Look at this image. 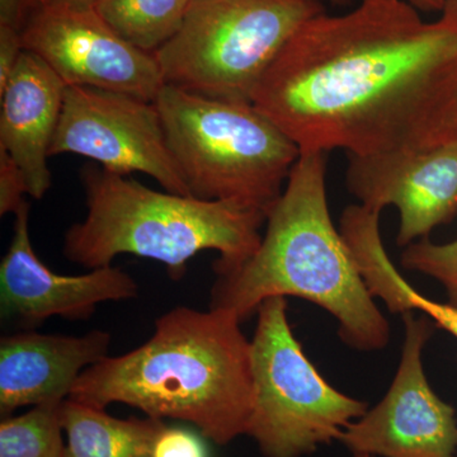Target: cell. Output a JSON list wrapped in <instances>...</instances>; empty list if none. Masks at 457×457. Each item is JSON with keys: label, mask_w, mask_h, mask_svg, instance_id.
Listing matches in <instances>:
<instances>
[{"label": "cell", "mask_w": 457, "mask_h": 457, "mask_svg": "<svg viewBox=\"0 0 457 457\" xmlns=\"http://www.w3.org/2000/svg\"><path fill=\"white\" fill-rule=\"evenodd\" d=\"M253 104L302 154L420 152L457 141V0L425 21L403 0L311 18Z\"/></svg>", "instance_id": "6da1fadb"}, {"label": "cell", "mask_w": 457, "mask_h": 457, "mask_svg": "<svg viewBox=\"0 0 457 457\" xmlns=\"http://www.w3.org/2000/svg\"><path fill=\"white\" fill-rule=\"evenodd\" d=\"M62 457H152L165 425L152 417L121 420L104 408L68 398L62 404Z\"/></svg>", "instance_id": "9a60e30c"}, {"label": "cell", "mask_w": 457, "mask_h": 457, "mask_svg": "<svg viewBox=\"0 0 457 457\" xmlns=\"http://www.w3.org/2000/svg\"><path fill=\"white\" fill-rule=\"evenodd\" d=\"M240 323L225 309L177 306L156 320L140 347L87 369L69 398L183 420L203 437L228 445L246 435L254 404L251 341Z\"/></svg>", "instance_id": "7a4b0ae2"}, {"label": "cell", "mask_w": 457, "mask_h": 457, "mask_svg": "<svg viewBox=\"0 0 457 457\" xmlns=\"http://www.w3.org/2000/svg\"><path fill=\"white\" fill-rule=\"evenodd\" d=\"M405 333L398 371L389 392L339 436L354 456L455 457V409L427 380L423 350L431 338L428 317L402 314Z\"/></svg>", "instance_id": "9c48e42d"}, {"label": "cell", "mask_w": 457, "mask_h": 457, "mask_svg": "<svg viewBox=\"0 0 457 457\" xmlns=\"http://www.w3.org/2000/svg\"><path fill=\"white\" fill-rule=\"evenodd\" d=\"M93 5H95V3L97 2V0H92Z\"/></svg>", "instance_id": "4316f807"}, {"label": "cell", "mask_w": 457, "mask_h": 457, "mask_svg": "<svg viewBox=\"0 0 457 457\" xmlns=\"http://www.w3.org/2000/svg\"><path fill=\"white\" fill-rule=\"evenodd\" d=\"M82 155L121 176L134 171L164 191L189 195L154 102L92 87H66L50 156Z\"/></svg>", "instance_id": "ba28073f"}, {"label": "cell", "mask_w": 457, "mask_h": 457, "mask_svg": "<svg viewBox=\"0 0 457 457\" xmlns=\"http://www.w3.org/2000/svg\"><path fill=\"white\" fill-rule=\"evenodd\" d=\"M62 402L35 405L0 423V457H62Z\"/></svg>", "instance_id": "e0dca14e"}, {"label": "cell", "mask_w": 457, "mask_h": 457, "mask_svg": "<svg viewBox=\"0 0 457 457\" xmlns=\"http://www.w3.org/2000/svg\"><path fill=\"white\" fill-rule=\"evenodd\" d=\"M36 4L65 5V7H95L92 0H36Z\"/></svg>", "instance_id": "d4e9b609"}, {"label": "cell", "mask_w": 457, "mask_h": 457, "mask_svg": "<svg viewBox=\"0 0 457 457\" xmlns=\"http://www.w3.org/2000/svg\"><path fill=\"white\" fill-rule=\"evenodd\" d=\"M111 336L104 330L87 335L16 333L0 341V413L21 407L62 402L80 375L108 356Z\"/></svg>", "instance_id": "4fadbf2b"}, {"label": "cell", "mask_w": 457, "mask_h": 457, "mask_svg": "<svg viewBox=\"0 0 457 457\" xmlns=\"http://www.w3.org/2000/svg\"><path fill=\"white\" fill-rule=\"evenodd\" d=\"M189 195L269 213L284 194L299 146L249 102L164 86L154 101Z\"/></svg>", "instance_id": "5b68a950"}, {"label": "cell", "mask_w": 457, "mask_h": 457, "mask_svg": "<svg viewBox=\"0 0 457 457\" xmlns=\"http://www.w3.org/2000/svg\"><path fill=\"white\" fill-rule=\"evenodd\" d=\"M186 2H188V3H189V2H191V0H186Z\"/></svg>", "instance_id": "83f0119b"}, {"label": "cell", "mask_w": 457, "mask_h": 457, "mask_svg": "<svg viewBox=\"0 0 457 457\" xmlns=\"http://www.w3.org/2000/svg\"><path fill=\"white\" fill-rule=\"evenodd\" d=\"M356 457H372V456L362 455V456H356Z\"/></svg>", "instance_id": "484cf974"}, {"label": "cell", "mask_w": 457, "mask_h": 457, "mask_svg": "<svg viewBox=\"0 0 457 457\" xmlns=\"http://www.w3.org/2000/svg\"><path fill=\"white\" fill-rule=\"evenodd\" d=\"M152 457H209V451L197 433L165 426L156 437Z\"/></svg>", "instance_id": "ffe728a7"}, {"label": "cell", "mask_w": 457, "mask_h": 457, "mask_svg": "<svg viewBox=\"0 0 457 457\" xmlns=\"http://www.w3.org/2000/svg\"><path fill=\"white\" fill-rule=\"evenodd\" d=\"M369 288L372 296L383 300L394 314L422 312L435 326L457 338V306L435 302L418 293L403 278L392 262L381 264L371 273Z\"/></svg>", "instance_id": "ac0fdd59"}, {"label": "cell", "mask_w": 457, "mask_h": 457, "mask_svg": "<svg viewBox=\"0 0 457 457\" xmlns=\"http://www.w3.org/2000/svg\"><path fill=\"white\" fill-rule=\"evenodd\" d=\"M455 457H457V455Z\"/></svg>", "instance_id": "f1b7e54d"}, {"label": "cell", "mask_w": 457, "mask_h": 457, "mask_svg": "<svg viewBox=\"0 0 457 457\" xmlns=\"http://www.w3.org/2000/svg\"><path fill=\"white\" fill-rule=\"evenodd\" d=\"M327 161L326 153L300 155L267 216L257 252L239 269L218 276L210 308L234 312L243 321L270 297H300L337 319L339 338L348 347L383 350L389 323L330 218Z\"/></svg>", "instance_id": "3957f363"}, {"label": "cell", "mask_w": 457, "mask_h": 457, "mask_svg": "<svg viewBox=\"0 0 457 457\" xmlns=\"http://www.w3.org/2000/svg\"><path fill=\"white\" fill-rule=\"evenodd\" d=\"M87 215L68 228L64 255L88 270L134 254L163 264L180 279L204 251L220 258L216 275L239 269L257 252L267 213L236 203L159 192L96 164L82 170Z\"/></svg>", "instance_id": "277c9868"}, {"label": "cell", "mask_w": 457, "mask_h": 457, "mask_svg": "<svg viewBox=\"0 0 457 457\" xmlns=\"http://www.w3.org/2000/svg\"><path fill=\"white\" fill-rule=\"evenodd\" d=\"M327 2L332 3L335 5H348L353 0H327ZM403 2L408 3L409 5H411V7L416 8L420 12H426V13L438 12V13H441L446 0H403Z\"/></svg>", "instance_id": "cb8c5ba5"}, {"label": "cell", "mask_w": 457, "mask_h": 457, "mask_svg": "<svg viewBox=\"0 0 457 457\" xmlns=\"http://www.w3.org/2000/svg\"><path fill=\"white\" fill-rule=\"evenodd\" d=\"M345 185L370 210L396 207V243L407 246L457 215V141L420 152L348 156Z\"/></svg>", "instance_id": "8fae6325"}, {"label": "cell", "mask_w": 457, "mask_h": 457, "mask_svg": "<svg viewBox=\"0 0 457 457\" xmlns=\"http://www.w3.org/2000/svg\"><path fill=\"white\" fill-rule=\"evenodd\" d=\"M66 84L40 56L23 50L0 92V147L25 177L29 196L41 200L51 187L47 159L62 106Z\"/></svg>", "instance_id": "5bb4252c"}, {"label": "cell", "mask_w": 457, "mask_h": 457, "mask_svg": "<svg viewBox=\"0 0 457 457\" xmlns=\"http://www.w3.org/2000/svg\"><path fill=\"white\" fill-rule=\"evenodd\" d=\"M139 285L128 272L107 266L84 275L53 272L38 258L29 237V204L14 212L13 237L0 263L3 317L36 326L53 317L80 320L99 303L134 299Z\"/></svg>", "instance_id": "7c38bea8"}, {"label": "cell", "mask_w": 457, "mask_h": 457, "mask_svg": "<svg viewBox=\"0 0 457 457\" xmlns=\"http://www.w3.org/2000/svg\"><path fill=\"white\" fill-rule=\"evenodd\" d=\"M400 263L404 269L437 279L446 290L451 305L457 306V240L435 245L423 237L405 246Z\"/></svg>", "instance_id": "d6986e66"}, {"label": "cell", "mask_w": 457, "mask_h": 457, "mask_svg": "<svg viewBox=\"0 0 457 457\" xmlns=\"http://www.w3.org/2000/svg\"><path fill=\"white\" fill-rule=\"evenodd\" d=\"M29 195L25 177L7 150L0 147V215L16 212Z\"/></svg>", "instance_id": "44dd1931"}, {"label": "cell", "mask_w": 457, "mask_h": 457, "mask_svg": "<svg viewBox=\"0 0 457 457\" xmlns=\"http://www.w3.org/2000/svg\"><path fill=\"white\" fill-rule=\"evenodd\" d=\"M251 341L254 404L246 435L264 457H303L338 440L368 404L335 389L306 357L287 319L286 297L257 311Z\"/></svg>", "instance_id": "52a82bcc"}, {"label": "cell", "mask_w": 457, "mask_h": 457, "mask_svg": "<svg viewBox=\"0 0 457 457\" xmlns=\"http://www.w3.org/2000/svg\"><path fill=\"white\" fill-rule=\"evenodd\" d=\"M186 0H97L95 9L123 41L155 54L182 26Z\"/></svg>", "instance_id": "2e32d148"}, {"label": "cell", "mask_w": 457, "mask_h": 457, "mask_svg": "<svg viewBox=\"0 0 457 457\" xmlns=\"http://www.w3.org/2000/svg\"><path fill=\"white\" fill-rule=\"evenodd\" d=\"M35 5L36 0H0V26H9L22 31Z\"/></svg>", "instance_id": "603a6c76"}, {"label": "cell", "mask_w": 457, "mask_h": 457, "mask_svg": "<svg viewBox=\"0 0 457 457\" xmlns=\"http://www.w3.org/2000/svg\"><path fill=\"white\" fill-rule=\"evenodd\" d=\"M324 12L323 0H191L179 32L154 54L165 86L253 104L286 44Z\"/></svg>", "instance_id": "8992f818"}, {"label": "cell", "mask_w": 457, "mask_h": 457, "mask_svg": "<svg viewBox=\"0 0 457 457\" xmlns=\"http://www.w3.org/2000/svg\"><path fill=\"white\" fill-rule=\"evenodd\" d=\"M23 50L21 31L9 26H0V92L11 79Z\"/></svg>", "instance_id": "7402d4cb"}, {"label": "cell", "mask_w": 457, "mask_h": 457, "mask_svg": "<svg viewBox=\"0 0 457 457\" xmlns=\"http://www.w3.org/2000/svg\"><path fill=\"white\" fill-rule=\"evenodd\" d=\"M23 49L40 56L66 87H92L154 102L165 86L154 54L123 41L95 7L36 4Z\"/></svg>", "instance_id": "30bf717a"}]
</instances>
